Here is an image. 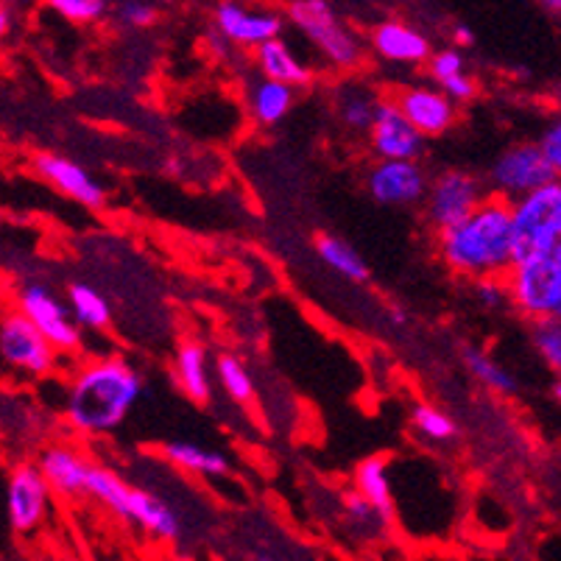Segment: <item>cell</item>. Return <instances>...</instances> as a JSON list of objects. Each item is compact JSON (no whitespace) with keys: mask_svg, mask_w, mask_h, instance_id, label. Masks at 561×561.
Instances as JSON below:
<instances>
[{"mask_svg":"<svg viewBox=\"0 0 561 561\" xmlns=\"http://www.w3.org/2000/svg\"><path fill=\"white\" fill-rule=\"evenodd\" d=\"M438 252L461 277H503L517 260L512 202L497 193L483 198L461 224L438 232Z\"/></svg>","mask_w":561,"mask_h":561,"instance_id":"obj_1","label":"cell"},{"mask_svg":"<svg viewBox=\"0 0 561 561\" xmlns=\"http://www.w3.org/2000/svg\"><path fill=\"white\" fill-rule=\"evenodd\" d=\"M142 394V380L126 360L104 358L87 364L73 377L65 402L70 427L84 436L115 431Z\"/></svg>","mask_w":561,"mask_h":561,"instance_id":"obj_2","label":"cell"},{"mask_svg":"<svg viewBox=\"0 0 561 561\" xmlns=\"http://www.w3.org/2000/svg\"><path fill=\"white\" fill-rule=\"evenodd\" d=\"M512 305L528 319H561V243L514 260L506 272Z\"/></svg>","mask_w":561,"mask_h":561,"instance_id":"obj_3","label":"cell"},{"mask_svg":"<svg viewBox=\"0 0 561 561\" xmlns=\"http://www.w3.org/2000/svg\"><path fill=\"white\" fill-rule=\"evenodd\" d=\"M517 257L561 243V176L512 202Z\"/></svg>","mask_w":561,"mask_h":561,"instance_id":"obj_4","label":"cell"},{"mask_svg":"<svg viewBox=\"0 0 561 561\" xmlns=\"http://www.w3.org/2000/svg\"><path fill=\"white\" fill-rule=\"evenodd\" d=\"M288 20L335 68H355L364 59L360 39L335 18L328 0H294L288 7Z\"/></svg>","mask_w":561,"mask_h":561,"instance_id":"obj_5","label":"cell"},{"mask_svg":"<svg viewBox=\"0 0 561 561\" xmlns=\"http://www.w3.org/2000/svg\"><path fill=\"white\" fill-rule=\"evenodd\" d=\"M0 355L9 369L43 377L56 366L59 350L28 316L14 308V313H9L0 324Z\"/></svg>","mask_w":561,"mask_h":561,"instance_id":"obj_6","label":"cell"},{"mask_svg":"<svg viewBox=\"0 0 561 561\" xmlns=\"http://www.w3.org/2000/svg\"><path fill=\"white\" fill-rule=\"evenodd\" d=\"M556 176L559 173L550 165V160L545 157L539 142H519V146H512V149L503 151L494 160L492 171H489L492 193L508 198V202H514V198L525 196L530 191H537V187L556 180Z\"/></svg>","mask_w":561,"mask_h":561,"instance_id":"obj_7","label":"cell"},{"mask_svg":"<svg viewBox=\"0 0 561 561\" xmlns=\"http://www.w3.org/2000/svg\"><path fill=\"white\" fill-rule=\"evenodd\" d=\"M14 308L28 316L59 352H76L81 346V324L76 321L70 305H65L62 299L56 297L48 285H20L18 297H14Z\"/></svg>","mask_w":561,"mask_h":561,"instance_id":"obj_8","label":"cell"},{"mask_svg":"<svg viewBox=\"0 0 561 561\" xmlns=\"http://www.w3.org/2000/svg\"><path fill=\"white\" fill-rule=\"evenodd\" d=\"M50 489L48 478L43 476L39 463H18L9 472L7 483V512L9 525L14 534H37L50 514Z\"/></svg>","mask_w":561,"mask_h":561,"instance_id":"obj_9","label":"cell"},{"mask_svg":"<svg viewBox=\"0 0 561 561\" xmlns=\"http://www.w3.org/2000/svg\"><path fill=\"white\" fill-rule=\"evenodd\" d=\"M483 198H486L483 185L472 173H438L431 182V191H427V221L433 224L436 232H445V229L461 224L469 213L478 210Z\"/></svg>","mask_w":561,"mask_h":561,"instance_id":"obj_10","label":"cell"},{"mask_svg":"<svg viewBox=\"0 0 561 561\" xmlns=\"http://www.w3.org/2000/svg\"><path fill=\"white\" fill-rule=\"evenodd\" d=\"M366 135L377 160H420L425 151V135L408 121L397 101H382Z\"/></svg>","mask_w":561,"mask_h":561,"instance_id":"obj_11","label":"cell"},{"mask_svg":"<svg viewBox=\"0 0 561 561\" xmlns=\"http://www.w3.org/2000/svg\"><path fill=\"white\" fill-rule=\"evenodd\" d=\"M371 198L386 207H411L427 198V176L416 160H380L369 171Z\"/></svg>","mask_w":561,"mask_h":561,"instance_id":"obj_12","label":"cell"},{"mask_svg":"<svg viewBox=\"0 0 561 561\" xmlns=\"http://www.w3.org/2000/svg\"><path fill=\"white\" fill-rule=\"evenodd\" d=\"M216 25L224 39L243 48H260L283 34V18L272 9H249L238 0H224L216 9Z\"/></svg>","mask_w":561,"mask_h":561,"instance_id":"obj_13","label":"cell"},{"mask_svg":"<svg viewBox=\"0 0 561 561\" xmlns=\"http://www.w3.org/2000/svg\"><path fill=\"white\" fill-rule=\"evenodd\" d=\"M34 171L43 176L48 185H54L56 191L65 193L73 202L84 204L90 210H99L106 202V191L99 185V182L90 176L81 165H76L73 160L59 154H37L32 162Z\"/></svg>","mask_w":561,"mask_h":561,"instance_id":"obj_14","label":"cell"},{"mask_svg":"<svg viewBox=\"0 0 561 561\" xmlns=\"http://www.w3.org/2000/svg\"><path fill=\"white\" fill-rule=\"evenodd\" d=\"M397 106L408 115L416 129L425 137H436L447 131L456 121V101L445 90H431V87H408L397 95Z\"/></svg>","mask_w":561,"mask_h":561,"instance_id":"obj_15","label":"cell"},{"mask_svg":"<svg viewBox=\"0 0 561 561\" xmlns=\"http://www.w3.org/2000/svg\"><path fill=\"white\" fill-rule=\"evenodd\" d=\"M371 48L397 65H422L431 59V39L413 28V25L400 23V20H389L380 23L371 32Z\"/></svg>","mask_w":561,"mask_h":561,"instance_id":"obj_16","label":"cell"},{"mask_svg":"<svg viewBox=\"0 0 561 561\" xmlns=\"http://www.w3.org/2000/svg\"><path fill=\"white\" fill-rule=\"evenodd\" d=\"M90 467H93V463H87L79 453L62 445L48 447V450L39 456L43 476L48 478L54 494H62V497H79V494L87 492Z\"/></svg>","mask_w":561,"mask_h":561,"instance_id":"obj_17","label":"cell"},{"mask_svg":"<svg viewBox=\"0 0 561 561\" xmlns=\"http://www.w3.org/2000/svg\"><path fill=\"white\" fill-rule=\"evenodd\" d=\"M126 523L140 525L146 534H151L154 539H162V542H173V539H180L182 525L176 512L162 503L157 494L142 492V489L131 486V497H129V514H126Z\"/></svg>","mask_w":561,"mask_h":561,"instance_id":"obj_18","label":"cell"},{"mask_svg":"<svg viewBox=\"0 0 561 561\" xmlns=\"http://www.w3.org/2000/svg\"><path fill=\"white\" fill-rule=\"evenodd\" d=\"M355 489L369 500L382 523L389 525L394 519V492H391V478H389V458L371 456L355 467Z\"/></svg>","mask_w":561,"mask_h":561,"instance_id":"obj_19","label":"cell"},{"mask_svg":"<svg viewBox=\"0 0 561 561\" xmlns=\"http://www.w3.org/2000/svg\"><path fill=\"white\" fill-rule=\"evenodd\" d=\"M173 375L193 402H207L213 394L210 382V364H207V350L196 341H187L176 350V360H173Z\"/></svg>","mask_w":561,"mask_h":561,"instance_id":"obj_20","label":"cell"},{"mask_svg":"<svg viewBox=\"0 0 561 561\" xmlns=\"http://www.w3.org/2000/svg\"><path fill=\"white\" fill-rule=\"evenodd\" d=\"M294 90H297L294 84L268 79V76L254 81L252 93H249V110H252L254 121L260 126L279 124L290 112V106H294Z\"/></svg>","mask_w":561,"mask_h":561,"instance_id":"obj_21","label":"cell"},{"mask_svg":"<svg viewBox=\"0 0 561 561\" xmlns=\"http://www.w3.org/2000/svg\"><path fill=\"white\" fill-rule=\"evenodd\" d=\"M257 68L268 79L285 81V84L305 87L310 84V70L299 62V56L290 50L285 39L274 37L257 48Z\"/></svg>","mask_w":561,"mask_h":561,"instance_id":"obj_22","label":"cell"},{"mask_svg":"<svg viewBox=\"0 0 561 561\" xmlns=\"http://www.w3.org/2000/svg\"><path fill=\"white\" fill-rule=\"evenodd\" d=\"M316 254L321 257V263H328L335 274L352 279V283H366L369 279L366 260L335 234H319L316 238Z\"/></svg>","mask_w":561,"mask_h":561,"instance_id":"obj_23","label":"cell"},{"mask_svg":"<svg viewBox=\"0 0 561 561\" xmlns=\"http://www.w3.org/2000/svg\"><path fill=\"white\" fill-rule=\"evenodd\" d=\"M165 458L173 463V467L185 469V472H193V476L204 478H218L227 476V456L216 450H204L198 445H185V442H173V445H165Z\"/></svg>","mask_w":561,"mask_h":561,"instance_id":"obj_24","label":"cell"},{"mask_svg":"<svg viewBox=\"0 0 561 561\" xmlns=\"http://www.w3.org/2000/svg\"><path fill=\"white\" fill-rule=\"evenodd\" d=\"M87 494H93L101 506L110 508L115 517H121L126 523V514H129V497L131 486L126 481L104 467H90V478H87Z\"/></svg>","mask_w":561,"mask_h":561,"instance_id":"obj_25","label":"cell"},{"mask_svg":"<svg viewBox=\"0 0 561 561\" xmlns=\"http://www.w3.org/2000/svg\"><path fill=\"white\" fill-rule=\"evenodd\" d=\"M68 305L73 310L76 321H79L84 330H106L110 328L112 310L106 305V299L101 297L99 290L90 288V285H70L68 288Z\"/></svg>","mask_w":561,"mask_h":561,"instance_id":"obj_26","label":"cell"},{"mask_svg":"<svg viewBox=\"0 0 561 561\" xmlns=\"http://www.w3.org/2000/svg\"><path fill=\"white\" fill-rule=\"evenodd\" d=\"M463 364H467L469 375L481 380L486 389L497 391V394H514L517 391V380L508 375V369L497 364L494 358H489L486 352L481 350H463Z\"/></svg>","mask_w":561,"mask_h":561,"instance_id":"obj_27","label":"cell"},{"mask_svg":"<svg viewBox=\"0 0 561 561\" xmlns=\"http://www.w3.org/2000/svg\"><path fill=\"white\" fill-rule=\"evenodd\" d=\"M382 101H377V95H371L369 90H360V87H352L341 95V121L350 126L352 131H369L375 124L377 110H380Z\"/></svg>","mask_w":561,"mask_h":561,"instance_id":"obj_28","label":"cell"},{"mask_svg":"<svg viewBox=\"0 0 561 561\" xmlns=\"http://www.w3.org/2000/svg\"><path fill=\"white\" fill-rule=\"evenodd\" d=\"M216 369H218V380H221L229 400L238 402V405H249V402L254 400V382L241 360L232 358V355H221Z\"/></svg>","mask_w":561,"mask_h":561,"instance_id":"obj_29","label":"cell"},{"mask_svg":"<svg viewBox=\"0 0 561 561\" xmlns=\"http://www.w3.org/2000/svg\"><path fill=\"white\" fill-rule=\"evenodd\" d=\"M530 339H534V350L539 352L545 366L561 375V319H539Z\"/></svg>","mask_w":561,"mask_h":561,"instance_id":"obj_30","label":"cell"},{"mask_svg":"<svg viewBox=\"0 0 561 561\" xmlns=\"http://www.w3.org/2000/svg\"><path fill=\"white\" fill-rule=\"evenodd\" d=\"M413 427L425 438H431V442H453L458 433L456 422L433 405L413 408Z\"/></svg>","mask_w":561,"mask_h":561,"instance_id":"obj_31","label":"cell"},{"mask_svg":"<svg viewBox=\"0 0 561 561\" xmlns=\"http://www.w3.org/2000/svg\"><path fill=\"white\" fill-rule=\"evenodd\" d=\"M48 7L70 23H95L104 18L106 0H48Z\"/></svg>","mask_w":561,"mask_h":561,"instance_id":"obj_32","label":"cell"},{"mask_svg":"<svg viewBox=\"0 0 561 561\" xmlns=\"http://www.w3.org/2000/svg\"><path fill=\"white\" fill-rule=\"evenodd\" d=\"M476 297L483 308L497 310L506 302H512V290H508V279H500V274L492 277L476 279Z\"/></svg>","mask_w":561,"mask_h":561,"instance_id":"obj_33","label":"cell"},{"mask_svg":"<svg viewBox=\"0 0 561 561\" xmlns=\"http://www.w3.org/2000/svg\"><path fill=\"white\" fill-rule=\"evenodd\" d=\"M344 508H346V514H350L352 525H360V528H364V525L382 523V517H380V514H377V508L371 506L369 500H366L364 494L358 492V489H355V492H352V494H346V497H344Z\"/></svg>","mask_w":561,"mask_h":561,"instance_id":"obj_34","label":"cell"},{"mask_svg":"<svg viewBox=\"0 0 561 561\" xmlns=\"http://www.w3.org/2000/svg\"><path fill=\"white\" fill-rule=\"evenodd\" d=\"M463 73V56L461 50H442L431 56V76L436 81H445L450 76Z\"/></svg>","mask_w":561,"mask_h":561,"instance_id":"obj_35","label":"cell"},{"mask_svg":"<svg viewBox=\"0 0 561 561\" xmlns=\"http://www.w3.org/2000/svg\"><path fill=\"white\" fill-rule=\"evenodd\" d=\"M438 84H442V90H445L453 101H472L478 93L476 79H472L467 70H463V73L450 76V79H445V81H438Z\"/></svg>","mask_w":561,"mask_h":561,"instance_id":"obj_36","label":"cell"},{"mask_svg":"<svg viewBox=\"0 0 561 561\" xmlns=\"http://www.w3.org/2000/svg\"><path fill=\"white\" fill-rule=\"evenodd\" d=\"M121 20L135 25V28H146L157 20V9L151 3H142V0H129L121 7Z\"/></svg>","mask_w":561,"mask_h":561,"instance_id":"obj_37","label":"cell"},{"mask_svg":"<svg viewBox=\"0 0 561 561\" xmlns=\"http://www.w3.org/2000/svg\"><path fill=\"white\" fill-rule=\"evenodd\" d=\"M539 146H542L545 157L550 160V165L556 168V173L561 176V117H556L553 124L545 129L542 140H539Z\"/></svg>","mask_w":561,"mask_h":561,"instance_id":"obj_38","label":"cell"},{"mask_svg":"<svg viewBox=\"0 0 561 561\" xmlns=\"http://www.w3.org/2000/svg\"><path fill=\"white\" fill-rule=\"evenodd\" d=\"M456 43L458 45H472L476 43V34H472V28L469 25H456Z\"/></svg>","mask_w":561,"mask_h":561,"instance_id":"obj_39","label":"cell"},{"mask_svg":"<svg viewBox=\"0 0 561 561\" xmlns=\"http://www.w3.org/2000/svg\"><path fill=\"white\" fill-rule=\"evenodd\" d=\"M539 7L542 9H548V12H553V14H561V0H537Z\"/></svg>","mask_w":561,"mask_h":561,"instance_id":"obj_40","label":"cell"},{"mask_svg":"<svg viewBox=\"0 0 561 561\" xmlns=\"http://www.w3.org/2000/svg\"><path fill=\"white\" fill-rule=\"evenodd\" d=\"M391 321H394V324H400V328H402V324H408V313H405V310L394 308V310H391Z\"/></svg>","mask_w":561,"mask_h":561,"instance_id":"obj_41","label":"cell"},{"mask_svg":"<svg viewBox=\"0 0 561 561\" xmlns=\"http://www.w3.org/2000/svg\"><path fill=\"white\" fill-rule=\"evenodd\" d=\"M0 32L9 34V9L7 7L0 9Z\"/></svg>","mask_w":561,"mask_h":561,"instance_id":"obj_42","label":"cell"},{"mask_svg":"<svg viewBox=\"0 0 561 561\" xmlns=\"http://www.w3.org/2000/svg\"><path fill=\"white\" fill-rule=\"evenodd\" d=\"M553 394H556V400L561 402V375H559V382H556V386H553Z\"/></svg>","mask_w":561,"mask_h":561,"instance_id":"obj_43","label":"cell"},{"mask_svg":"<svg viewBox=\"0 0 561 561\" xmlns=\"http://www.w3.org/2000/svg\"><path fill=\"white\" fill-rule=\"evenodd\" d=\"M162 3H171V0H162Z\"/></svg>","mask_w":561,"mask_h":561,"instance_id":"obj_44","label":"cell"}]
</instances>
